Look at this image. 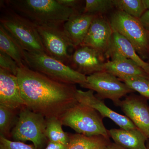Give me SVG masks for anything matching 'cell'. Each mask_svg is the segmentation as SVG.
I'll use <instances>...</instances> for the list:
<instances>
[{
	"mask_svg": "<svg viewBox=\"0 0 149 149\" xmlns=\"http://www.w3.org/2000/svg\"><path fill=\"white\" fill-rule=\"evenodd\" d=\"M36 27L46 54L69 66L72 56L70 48L73 47L63 29L53 26Z\"/></svg>",
	"mask_w": 149,
	"mask_h": 149,
	"instance_id": "9",
	"label": "cell"
},
{
	"mask_svg": "<svg viewBox=\"0 0 149 149\" xmlns=\"http://www.w3.org/2000/svg\"><path fill=\"white\" fill-rule=\"evenodd\" d=\"M103 118L96 110L78 102L68 110L59 119L63 125L70 127L78 134L109 138Z\"/></svg>",
	"mask_w": 149,
	"mask_h": 149,
	"instance_id": "4",
	"label": "cell"
},
{
	"mask_svg": "<svg viewBox=\"0 0 149 149\" xmlns=\"http://www.w3.org/2000/svg\"><path fill=\"white\" fill-rule=\"evenodd\" d=\"M19 110L0 105V136L10 137L12 130L18 119Z\"/></svg>",
	"mask_w": 149,
	"mask_h": 149,
	"instance_id": "22",
	"label": "cell"
},
{
	"mask_svg": "<svg viewBox=\"0 0 149 149\" xmlns=\"http://www.w3.org/2000/svg\"><path fill=\"white\" fill-rule=\"evenodd\" d=\"M105 58L104 54L93 48L80 46L71 56L70 67L86 76L91 75L104 71Z\"/></svg>",
	"mask_w": 149,
	"mask_h": 149,
	"instance_id": "10",
	"label": "cell"
},
{
	"mask_svg": "<svg viewBox=\"0 0 149 149\" xmlns=\"http://www.w3.org/2000/svg\"><path fill=\"white\" fill-rule=\"evenodd\" d=\"M57 1L61 5L72 9L74 10L80 11L78 9V8L82 1H77V0H57Z\"/></svg>",
	"mask_w": 149,
	"mask_h": 149,
	"instance_id": "28",
	"label": "cell"
},
{
	"mask_svg": "<svg viewBox=\"0 0 149 149\" xmlns=\"http://www.w3.org/2000/svg\"><path fill=\"white\" fill-rule=\"evenodd\" d=\"M95 15L75 12L63 25V30L73 48L82 45Z\"/></svg>",
	"mask_w": 149,
	"mask_h": 149,
	"instance_id": "15",
	"label": "cell"
},
{
	"mask_svg": "<svg viewBox=\"0 0 149 149\" xmlns=\"http://www.w3.org/2000/svg\"><path fill=\"white\" fill-rule=\"evenodd\" d=\"M147 10H149V0H143Z\"/></svg>",
	"mask_w": 149,
	"mask_h": 149,
	"instance_id": "32",
	"label": "cell"
},
{
	"mask_svg": "<svg viewBox=\"0 0 149 149\" xmlns=\"http://www.w3.org/2000/svg\"><path fill=\"white\" fill-rule=\"evenodd\" d=\"M115 8L140 19L147 10L143 0H112Z\"/></svg>",
	"mask_w": 149,
	"mask_h": 149,
	"instance_id": "23",
	"label": "cell"
},
{
	"mask_svg": "<svg viewBox=\"0 0 149 149\" xmlns=\"http://www.w3.org/2000/svg\"><path fill=\"white\" fill-rule=\"evenodd\" d=\"M16 76L26 107L46 118L60 119L78 102L77 89L74 84L58 82L30 69L26 65L19 67Z\"/></svg>",
	"mask_w": 149,
	"mask_h": 149,
	"instance_id": "1",
	"label": "cell"
},
{
	"mask_svg": "<svg viewBox=\"0 0 149 149\" xmlns=\"http://www.w3.org/2000/svg\"><path fill=\"white\" fill-rule=\"evenodd\" d=\"M114 143L128 149H146L148 137L139 128H113L108 130Z\"/></svg>",
	"mask_w": 149,
	"mask_h": 149,
	"instance_id": "17",
	"label": "cell"
},
{
	"mask_svg": "<svg viewBox=\"0 0 149 149\" xmlns=\"http://www.w3.org/2000/svg\"><path fill=\"white\" fill-rule=\"evenodd\" d=\"M80 86L96 92L99 98L109 99L118 106L120 99L134 92L119 78L105 71L88 75L86 81Z\"/></svg>",
	"mask_w": 149,
	"mask_h": 149,
	"instance_id": "8",
	"label": "cell"
},
{
	"mask_svg": "<svg viewBox=\"0 0 149 149\" xmlns=\"http://www.w3.org/2000/svg\"><path fill=\"white\" fill-rule=\"evenodd\" d=\"M76 98L78 102L93 108L103 118H109L120 128L128 130L137 128L127 116L118 113L107 106L103 101L94 95L93 91H84L77 90Z\"/></svg>",
	"mask_w": 149,
	"mask_h": 149,
	"instance_id": "13",
	"label": "cell"
},
{
	"mask_svg": "<svg viewBox=\"0 0 149 149\" xmlns=\"http://www.w3.org/2000/svg\"><path fill=\"white\" fill-rule=\"evenodd\" d=\"M0 105L17 110L26 107L16 75L2 68H0Z\"/></svg>",
	"mask_w": 149,
	"mask_h": 149,
	"instance_id": "14",
	"label": "cell"
},
{
	"mask_svg": "<svg viewBox=\"0 0 149 149\" xmlns=\"http://www.w3.org/2000/svg\"><path fill=\"white\" fill-rule=\"evenodd\" d=\"M113 52L119 53L135 62L149 75V63L141 58L132 44L125 37L115 32L112 35L109 47L105 54L106 58Z\"/></svg>",
	"mask_w": 149,
	"mask_h": 149,
	"instance_id": "18",
	"label": "cell"
},
{
	"mask_svg": "<svg viewBox=\"0 0 149 149\" xmlns=\"http://www.w3.org/2000/svg\"><path fill=\"white\" fill-rule=\"evenodd\" d=\"M113 32L109 20L102 15H96L80 46L93 48L104 55Z\"/></svg>",
	"mask_w": 149,
	"mask_h": 149,
	"instance_id": "12",
	"label": "cell"
},
{
	"mask_svg": "<svg viewBox=\"0 0 149 149\" xmlns=\"http://www.w3.org/2000/svg\"><path fill=\"white\" fill-rule=\"evenodd\" d=\"M83 13L102 15L111 10L115 8L112 0H86Z\"/></svg>",
	"mask_w": 149,
	"mask_h": 149,
	"instance_id": "24",
	"label": "cell"
},
{
	"mask_svg": "<svg viewBox=\"0 0 149 149\" xmlns=\"http://www.w3.org/2000/svg\"><path fill=\"white\" fill-rule=\"evenodd\" d=\"M146 61L149 64V52L148 54V58H147Z\"/></svg>",
	"mask_w": 149,
	"mask_h": 149,
	"instance_id": "34",
	"label": "cell"
},
{
	"mask_svg": "<svg viewBox=\"0 0 149 149\" xmlns=\"http://www.w3.org/2000/svg\"><path fill=\"white\" fill-rule=\"evenodd\" d=\"M106 149H128L121 146L115 143H111L109 144Z\"/></svg>",
	"mask_w": 149,
	"mask_h": 149,
	"instance_id": "31",
	"label": "cell"
},
{
	"mask_svg": "<svg viewBox=\"0 0 149 149\" xmlns=\"http://www.w3.org/2000/svg\"><path fill=\"white\" fill-rule=\"evenodd\" d=\"M146 149H149V139L148 140L146 143Z\"/></svg>",
	"mask_w": 149,
	"mask_h": 149,
	"instance_id": "33",
	"label": "cell"
},
{
	"mask_svg": "<svg viewBox=\"0 0 149 149\" xmlns=\"http://www.w3.org/2000/svg\"><path fill=\"white\" fill-rule=\"evenodd\" d=\"M1 6V25L23 49L29 52L46 54L36 25L6 5L2 4Z\"/></svg>",
	"mask_w": 149,
	"mask_h": 149,
	"instance_id": "3",
	"label": "cell"
},
{
	"mask_svg": "<svg viewBox=\"0 0 149 149\" xmlns=\"http://www.w3.org/2000/svg\"><path fill=\"white\" fill-rule=\"evenodd\" d=\"M18 67L17 63L10 56L0 50V68L6 70L16 75Z\"/></svg>",
	"mask_w": 149,
	"mask_h": 149,
	"instance_id": "26",
	"label": "cell"
},
{
	"mask_svg": "<svg viewBox=\"0 0 149 149\" xmlns=\"http://www.w3.org/2000/svg\"><path fill=\"white\" fill-rule=\"evenodd\" d=\"M46 135L49 141L68 146L69 142V133L65 132L60 120L56 118H46Z\"/></svg>",
	"mask_w": 149,
	"mask_h": 149,
	"instance_id": "21",
	"label": "cell"
},
{
	"mask_svg": "<svg viewBox=\"0 0 149 149\" xmlns=\"http://www.w3.org/2000/svg\"><path fill=\"white\" fill-rule=\"evenodd\" d=\"M5 3L36 26L60 27L75 12L57 0H7Z\"/></svg>",
	"mask_w": 149,
	"mask_h": 149,
	"instance_id": "2",
	"label": "cell"
},
{
	"mask_svg": "<svg viewBox=\"0 0 149 149\" xmlns=\"http://www.w3.org/2000/svg\"><path fill=\"white\" fill-rule=\"evenodd\" d=\"M0 50L10 56L19 67L26 65L25 51L18 42L1 25H0Z\"/></svg>",
	"mask_w": 149,
	"mask_h": 149,
	"instance_id": "20",
	"label": "cell"
},
{
	"mask_svg": "<svg viewBox=\"0 0 149 149\" xmlns=\"http://www.w3.org/2000/svg\"><path fill=\"white\" fill-rule=\"evenodd\" d=\"M148 99L131 94L121 101L120 107L129 118L149 139V105Z\"/></svg>",
	"mask_w": 149,
	"mask_h": 149,
	"instance_id": "11",
	"label": "cell"
},
{
	"mask_svg": "<svg viewBox=\"0 0 149 149\" xmlns=\"http://www.w3.org/2000/svg\"><path fill=\"white\" fill-rule=\"evenodd\" d=\"M144 27L149 32V10H147L139 19Z\"/></svg>",
	"mask_w": 149,
	"mask_h": 149,
	"instance_id": "29",
	"label": "cell"
},
{
	"mask_svg": "<svg viewBox=\"0 0 149 149\" xmlns=\"http://www.w3.org/2000/svg\"><path fill=\"white\" fill-rule=\"evenodd\" d=\"M18 117L11 133L13 140L22 142L31 141L36 149L42 148L48 140L46 118L26 107L20 109Z\"/></svg>",
	"mask_w": 149,
	"mask_h": 149,
	"instance_id": "7",
	"label": "cell"
},
{
	"mask_svg": "<svg viewBox=\"0 0 149 149\" xmlns=\"http://www.w3.org/2000/svg\"><path fill=\"white\" fill-rule=\"evenodd\" d=\"M69 142L66 149H106L111 143L109 138L102 136H88L69 134Z\"/></svg>",
	"mask_w": 149,
	"mask_h": 149,
	"instance_id": "19",
	"label": "cell"
},
{
	"mask_svg": "<svg viewBox=\"0 0 149 149\" xmlns=\"http://www.w3.org/2000/svg\"><path fill=\"white\" fill-rule=\"evenodd\" d=\"M0 149H36L35 147L19 141H13L0 136Z\"/></svg>",
	"mask_w": 149,
	"mask_h": 149,
	"instance_id": "27",
	"label": "cell"
},
{
	"mask_svg": "<svg viewBox=\"0 0 149 149\" xmlns=\"http://www.w3.org/2000/svg\"><path fill=\"white\" fill-rule=\"evenodd\" d=\"M120 80L134 92L149 100V77H126Z\"/></svg>",
	"mask_w": 149,
	"mask_h": 149,
	"instance_id": "25",
	"label": "cell"
},
{
	"mask_svg": "<svg viewBox=\"0 0 149 149\" xmlns=\"http://www.w3.org/2000/svg\"><path fill=\"white\" fill-rule=\"evenodd\" d=\"M67 146L49 141L45 149H66Z\"/></svg>",
	"mask_w": 149,
	"mask_h": 149,
	"instance_id": "30",
	"label": "cell"
},
{
	"mask_svg": "<svg viewBox=\"0 0 149 149\" xmlns=\"http://www.w3.org/2000/svg\"><path fill=\"white\" fill-rule=\"evenodd\" d=\"M24 56L25 64L29 68L58 82L80 85L86 81L87 76L47 54L25 51Z\"/></svg>",
	"mask_w": 149,
	"mask_h": 149,
	"instance_id": "5",
	"label": "cell"
},
{
	"mask_svg": "<svg viewBox=\"0 0 149 149\" xmlns=\"http://www.w3.org/2000/svg\"><path fill=\"white\" fill-rule=\"evenodd\" d=\"M111 60L106 62L104 71L119 79L126 77H148L149 75L135 62L118 52L110 54L107 58Z\"/></svg>",
	"mask_w": 149,
	"mask_h": 149,
	"instance_id": "16",
	"label": "cell"
},
{
	"mask_svg": "<svg viewBox=\"0 0 149 149\" xmlns=\"http://www.w3.org/2000/svg\"><path fill=\"white\" fill-rule=\"evenodd\" d=\"M113 32L125 37L143 60H147L149 52V32L139 19L116 10L109 19Z\"/></svg>",
	"mask_w": 149,
	"mask_h": 149,
	"instance_id": "6",
	"label": "cell"
}]
</instances>
